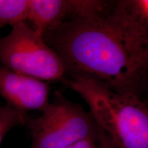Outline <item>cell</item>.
Masks as SVG:
<instances>
[{"label":"cell","instance_id":"1","mask_svg":"<svg viewBox=\"0 0 148 148\" xmlns=\"http://www.w3.org/2000/svg\"><path fill=\"white\" fill-rule=\"evenodd\" d=\"M65 75L84 77L119 92H138L145 72L148 32L120 1L101 13L71 18L43 35Z\"/></svg>","mask_w":148,"mask_h":148},{"label":"cell","instance_id":"2","mask_svg":"<svg viewBox=\"0 0 148 148\" xmlns=\"http://www.w3.org/2000/svg\"><path fill=\"white\" fill-rule=\"evenodd\" d=\"M62 81L85 101L115 148H148V103L138 92L116 91L84 77Z\"/></svg>","mask_w":148,"mask_h":148},{"label":"cell","instance_id":"3","mask_svg":"<svg viewBox=\"0 0 148 148\" xmlns=\"http://www.w3.org/2000/svg\"><path fill=\"white\" fill-rule=\"evenodd\" d=\"M0 64L43 82L62 81L65 70L62 61L39 34L26 22L12 27L0 38Z\"/></svg>","mask_w":148,"mask_h":148},{"label":"cell","instance_id":"4","mask_svg":"<svg viewBox=\"0 0 148 148\" xmlns=\"http://www.w3.org/2000/svg\"><path fill=\"white\" fill-rule=\"evenodd\" d=\"M42 112L36 119L25 116L24 125L32 136L30 148H66L83 138L97 136L91 114L59 92Z\"/></svg>","mask_w":148,"mask_h":148},{"label":"cell","instance_id":"5","mask_svg":"<svg viewBox=\"0 0 148 148\" xmlns=\"http://www.w3.org/2000/svg\"><path fill=\"white\" fill-rule=\"evenodd\" d=\"M48 83L15 72L0 64V95L7 105L25 113L45 109L49 101Z\"/></svg>","mask_w":148,"mask_h":148},{"label":"cell","instance_id":"6","mask_svg":"<svg viewBox=\"0 0 148 148\" xmlns=\"http://www.w3.org/2000/svg\"><path fill=\"white\" fill-rule=\"evenodd\" d=\"M71 14L72 0H29L27 20L42 35L70 19Z\"/></svg>","mask_w":148,"mask_h":148},{"label":"cell","instance_id":"7","mask_svg":"<svg viewBox=\"0 0 148 148\" xmlns=\"http://www.w3.org/2000/svg\"><path fill=\"white\" fill-rule=\"evenodd\" d=\"M29 0H0V28L27 21Z\"/></svg>","mask_w":148,"mask_h":148},{"label":"cell","instance_id":"8","mask_svg":"<svg viewBox=\"0 0 148 148\" xmlns=\"http://www.w3.org/2000/svg\"><path fill=\"white\" fill-rule=\"evenodd\" d=\"M26 114L8 105L0 106V145L5 134L16 125L25 123Z\"/></svg>","mask_w":148,"mask_h":148},{"label":"cell","instance_id":"9","mask_svg":"<svg viewBox=\"0 0 148 148\" xmlns=\"http://www.w3.org/2000/svg\"><path fill=\"white\" fill-rule=\"evenodd\" d=\"M125 10L148 32V0L121 1Z\"/></svg>","mask_w":148,"mask_h":148},{"label":"cell","instance_id":"10","mask_svg":"<svg viewBox=\"0 0 148 148\" xmlns=\"http://www.w3.org/2000/svg\"><path fill=\"white\" fill-rule=\"evenodd\" d=\"M66 148H98L97 136H90L83 138Z\"/></svg>","mask_w":148,"mask_h":148},{"label":"cell","instance_id":"11","mask_svg":"<svg viewBox=\"0 0 148 148\" xmlns=\"http://www.w3.org/2000/svg\"><path fill=\"white\" fill-rule=\"evenodd\" d=\"M97 141L98 148H115L106 134L97 127Z\"/></svg>","mask_w":148,"mask_h":148},{"label":"cell","instance_id":"12","mask_svg":"<svg viewBox=\"0 0 148 148\" xmlns=\"http://www.w3.org/2000/svg\"><path fill=\"white\" fill-rule=\"evenodd\" d=\"M145 69L146 71H148V40L147 42V45L145 48Z\"/></svg>","mask_w":148,"mask_h":148}]
</instances>
